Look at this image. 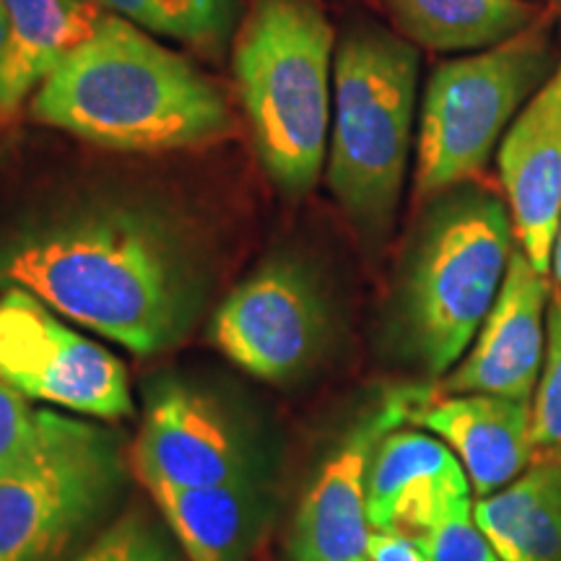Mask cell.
I'll list each match as a JSON object with an SVG mask.
<instances>
[{"instance_id": "6da1fadb", "label": "cell", "mask_w": 561, "mask_h": 561, "mask_svg": "<svg viewBox=\"0 0 561 561\" xmlns=\"http://www.w3.org/2000/svg\"><path fill=\"white\" fill-rule=\"evenodd\" d=\"M0 280L136 354L182 339L201 271L178 224L138 203H91L0 248Z\"/></svg>"}, {"instance_id": "7a4b0ae2", "label": "cell", "mask_w": 561, "mask_h": 561, "mask_svg": "<svg viewBox=\"0 0 561 561\" xmlns=\"http://www.w3.org/2000/svg\"><path fill=\"white\" fill-rule=\"evenodd\" d=\"M32 117L102 149L178 151L231 130L224 91L130 21L104 16L34 91Z\"/></svg>"}, {"instance_id": "3957f363", "label": "cell", "mask_w": 561, "mask_h": 561, "mask_svg": "<svg viewBox=\"0 0 561 561\" xmlns=\"http://www.w3.org/2000/svg\"><path fill=\"white\" fill-rule=\"evenodd\" d=\"M398 286V335L426 375L455 369L507 276L515 227L507 203L473 182L430 201Z\"/></svg>"}, {"instance_id": "277c9868", "label": "cell", "mask_w": 561, "mask_h": 561, "mask_svg": "<svg viewBox=\"0 0 561 561\" xmlns=\"http://www.w3.org/2000/svg\"><path fill=\"white\" fill-rule=\"evenodd\" d=\"M333 26L314 0H252L234 47L242 107L265 172L312 191L333 121Z\"/></svg>"}, {"instance_id": "5b68a950", "label": "cell", "mask_w": 561, "mask_h": 561, "mask_svg": "<svg viewBox=\"0 0 561 561\" xmlns=\"http://www.w3.org/2000/svg\"><path fill=\"white\" fill-rule=\"evenodd\" d=\"M419 53L411 42L359 26L333 60L328 185L367 234H382L409 170Z\"/></svg>"}, {"instance_id": "8992f818", "label": "cell", "mask_w": 561, "mask_h": 561, "mask_svg": "<svg viewBox=\"0 0 561 561\" xmlns=\"http://www.w3.org/2000/svg\"><path fill=\"white\" fill-rule=\"evenodd\" d=\"M557 66L551 16L489 50L442 62L421 104L416 203H430L479 178L512 121Z\"/></svg>"}, {"instance_id": "52a82bcc", "label": "cell", "mask_w": 561, "mask_h": 561, "mask_svg": "<svg viewBox=\"0 0 561 561\" xmlns=\"http://www.w3.org/2000/svg\"><path fill=\"white\" fill-rule=\"evenodd\" d=\"M121 483L115 432L39 411L30 453L0 473V561H58Z\"/></svg>"}, {"instance_id": "ba28073f", "label": "cell", "mask_w": 561, "mask_h": 561, "mask_svg": "<svg viewBox=\"0 0 561 561\" xmlns=\"http://www.w3.org/2000/svg\"><path fill=\"white\" fill-rule=\"evenodd\" d=\"M0 380L34 401L87 416L133 413L125 364L16 286L0 297Z\"/></svg>"}, {"instance_id": "9c48e42d", "label": "cell", "mask_w": 561, "mask_h": 561, "mask_svg": "<svg viewBox=\"0 0 561 561\" xmlns=\"http://www.w3.org/2000/svg\"><path fill=\"white\" fill-rule=\"evenodd\" d=\"M434 398L424 385H398L348 426L301 500L291 530L294 561L367 559V486L377 447L390 432L416 419Z\"/></svg>"}, {"instance_id": "30bf717a", "label": "cell", "mask_w": 561, "mask_h": 561, "mask_svg": "<svg viewBox=\"0 0 561 561\" xmlns=\"http://www.w3.org/2000/svg\"><path fill=\"white\" fill-rule=\"evenodd\" d=\"M325 328V301L310 273L299 263L278 261L224 299L210 339L237 367L280 382L314 359Z\"/></svg>"}, {"instance_id": "8fae6325", "label": "cell", "mask_w": 561, "mask_h": 561, "mask_svg": "<svg viewBox=\"0 0 561 561\" xmlns=\"http://www.w3.org/2000/svg\"><path fill=\"white\" fill-rule=\"evenodd\" d=\"M549 276L533 268L520 248L512 250L507 276L473 346L445 377L439 392H486L533 401L549 335Z\"/></svg>"}, {"instance_id": "7c38bea8", "label": "cell", "mask_w": 561, "mask_h": 561, "mask_svg": "<svg viewBox=\"0 0 561 561\" xmlns=\"http://www.w3.org/2000/svg\"><path fill=\"white\" fill-rule=\"evenodd\" d=\"M496 164L520 250L549 276L561 221V58L504 133Z\"/></svg>"}, {"instance_id": "4fadbf2b", "label": "cell", "mask_w": 561, "mask_h": 561, "mask_svg": "<svg viewBox=\"0 0 561 561\" xmlns=\"http://www.w3.org/2000/svg\"><path fill=\"white\" fill-rule=\"evenodd\" d=\"M466 500L471 481L447 442L403 426L380 442L367 486L371 530L419 538Z\"/></svg>"}, {"instance_id": "5bb4252c", "label": "cell", "mask_w": 561, "mask_h": 561, "mask_svg": "<svg viewBox=\"0 0 561 561\" xmlns=\"http://www.w3.org/2000/svg\"><path fill=\"white\" fill-rule=\"evenodd\" d=\"M136 468L146 483L195 489L240 481L242 460L221 411L201 392L172 385L146 411Z\"/></svg>"}, {"instance_id": "9a60e30c", "label": "cell", "mask_w": 561, "mask_h": 561, "mask_svg": "<svg viewBox=\"0 0 561 561\" xmlns=\"http://www.w3.org/2000/svg\"><path fill=\"white\" fill-rule=\"evenodd\" d=\"M413 421L450 445L479 500L510 486L536 460L530 401L462 392L432 398Z\"/></svg>"}, {"instance_id": "2e32d148", "label": "cell", "mask_w": 561, "mask_h": 561, "mask_svg": "<svg viewBox=\"0 0 561 561\" xmlns=\"http://www.w3.org/2000/svg\"><path fill=\"white\" fill-rule=\"evenodd\" d=\"M3 9L9 39L0 53V130L104 19L87 0H3Z\"/></svg>"}, {"instance_id": "e0dca14e", "label": "cell", "mask_w": 561, "mask_h": 561, "mask_svg": "<svg viewBox=\"0 0 561 561\" xmlns=\"http://www.w3.org/2000/svg\"><path fill=\"white\" fill-rule=\"evenodd\" d=\"M502 561H561V476L536 458L520 479L473 507Z\"/></svg>"}, {"instance_id": "ac0fdd59", "label": "cell", "mask_w": 561, "mask_h": 561, "mask_svg": "<svg viewBox=\"0 0 561 561\" xmlns=\"http://www.w3.org/2000/svg\"><path fill=\"white\" fill-rule=\"evenodd\" d=\"M411 42L439 53H481L543 16L530 0H388Z\"/></svg>"}, {"instance_id": "d6986e66", "label": "cell", "mask_w": 561, "mask_h": 561, "mask_svg": "<svg viewBox=\"0 0 561 561\" xmlns=\"http://www.w3.org/2000/svg\"><path fill=\"white\" fill-rule=\"evenodd\" d=\"M191 561H240L252 528V496L242 479L219 486L146 483Z\"/></svg>"}, {"instance_id": "ffe728a7", "label": "cell", "mask_w": 561, "mask_h": 561, "mask_svg": "<svg viewBox=\"0 0 561 561\" xmlns=\"http://www.w3.org/2000/svg\"><path fill=\"white\" fill-rule=\"evenodd\" d=\"M130 19V24L178 39H206L224 30L231 0H87Z\"/></svg>"}, {"instance_id": "44dd1931", "label": "cell", "mask_w": 561, "mask_h": 561, "mask_svg": "<svg viewBox=\"0 0 561 561\" xmlns=\"http://www.w3.org/2000/svg\"><path fill=\"white\" fill-rule=\"evenodd\" d=\"M533 442L536 458L561 455V291L553 294L549 305L543 369L533 401Z\"/></svg>"}, {"instance_id": "7402d4cb", "label": "cell", "mask_w": 561, "mask_h": 561, "mask_svg": "<svg viewBox=\"0 0 561 561\" xmlns=\"http://www.w3.org/2000/svg\"><path fill=\"white\" fill-rule=\"evenodd\" d=\"M424 561H502L476 523L473 500L460 502L437 525L411 538Z\"/></svg>"}, {"instance_id": "603a6c76", "label": "cell", "mask_w": 561, "mask_h": 561, "mask_svg": "<svg viewBox=\"0 0 561 561\" xmlns=\"http://www.w3.org/2000/svg\"><path fill=\"white\" fill-rule=\"evenodd\" d=\"M79 561H178V557L146 517L128 515L104 530Z\"/></svg>"}, {"instance_id": "cb8c5ba5", "label": "cell", "mask_w": 561, "mask_h": 561, "mask_svg": "<svg viewBox=\"0 0 561 561\" xmlns=\"http://www.w3.org/2000/svg\"><path fill=\"white\" fill-rule=\"evenodd\" d=\"M39 411H32L24 392L0 380V473L30 453L34 434H37Z\"/></svg>"}, {"instance_id": "d4e9b609", "label": "cell", "mask_w": 561, "mask_h": 561, "mask_svg": "<svg viewBox=\"0 0 561 561\" xmlns=\"http://www.w3.org/2000/svg\"><path fill=\"white\" fill-rule=\"evenodd\" d=\"M367 557L369 561H424L411 538L380 530H371Z\"/></svg>"}, {"instance_id": "484cf974", "label": "cell", "mask_w": 561, "mask_h": 561, "mask_svg": "<svg viewBox=\"0 0 561 561\" xmlns=\"http://www.w3.org/2000/svg\"><path fill=\"white\" fill-rule=\"evenodd\" d=\"M551 271H553V278H557V286H559V291H561V221H559V231H557V242H553Z\"/></svg>"}, {"instance_id": "4316f807", "label": "cell", "mask_w": 561, "mask_h": 561, "mask_svg": "<svg viewBox=\"0 0 561 561\" xmlns=\"http://www.w3.org/2000/svg\"><path fill=\"white\" fill-rule=\"evenodd\" d=\"M5 39H9V16H5L3 0H0V53H3Z\"/></svg>"}, {"instance_id": "83f0119b", "label": "cell", "mask_w": 561, "mask_h": 561, "mask_svg": "<svg viewBox=\"0 0 561 561\" xmlns=\"http://www.w3.org/2000/svg\"><path fill=\"white\" fill-rule=\"evenodd\" d=\"M543 460H549L553 468H557V473L561 476V455H557V458H543Z\"/></svg>"}, {"instance_id": "f1b7e54d", "label": "cell", "mask_w": 561, "mask_h": 561, "mask_svg": "<svg viewBox=\"0 0 561 561\" xmlns=\"http://www.w3.org/2000/svg\"><path fill=\"white\" fill-rule=\"evenodd\" d=\"M359 561H369V557L367 559H359Z\"/></svg>"}, {"instance_id": "f546056e", "label": "cell", "mask_w": 561, "mask_h": 561, "mask_svg": "<svg viewBox=\"0 0 561 561\" xmlns=\"http://www.w3.org/2000/svg\"><path fill=\"white\" fill-rule=\"evenodd\" d=\"M557 3H559V5H561V0H557Z\"/></svg>"}]
</instances>
